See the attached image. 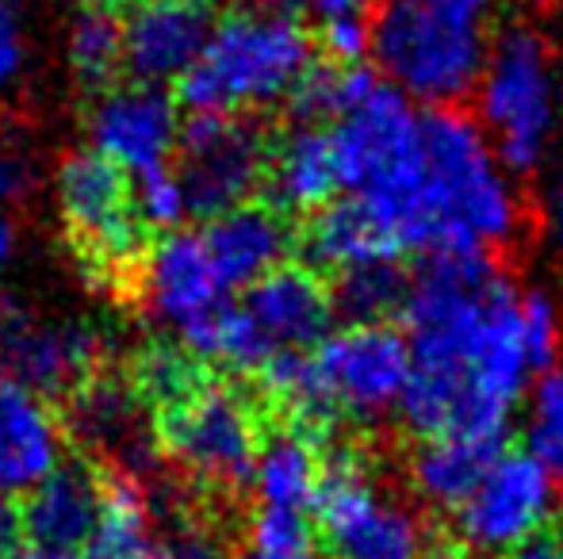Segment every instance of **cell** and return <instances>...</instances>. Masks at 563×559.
I'll return each mask as SVG.
<instances>
[{
	"mask_svg": "<svg viewBox=\"0 0 563 559\" xmlns=\"http://www.w3.org/2000/svg\"><path fill=\"white\" fill-rule=\"evenodd\" d=\"M242 306L273 353L314 349L334 322L330 288L307 265H276L268 277L245 288Z\"/></svg>",
	"mask_w": 563,
	"mask_h": 559,
	"instance_id": "16",
	"label": "cell"
},
{
	"mask_svg": "<svg viewBox=\"0 0 563 559\" xmlns=\"http://www.w3.org/2000/svg\"><path fill=\"white\" fill-rule=\"evenodd\" d=\"M131 200H134V211H139L142 226L146 231H177V223L188 215L185 208V192H180V180L169 165L162 169H150L142 177H131Z\"/></svg>",
	"mask_w": 563,
	"mask_h": 559,
	"instance_id": "34",
	"label": "cell"
},
{
	"mask_svg": "<svg viewBox=\"0 0 563 559\" xmlns=\"http://www.w3.org/2000/svg\"><path fill=\"white\" fill-rule=\"evenodd\" d=\"M100 365V337L81 322H35L0 306V372L35 395H74Z\"/></svg>",
	"mask_w": 563,
	"mask_h": 559,
	"instance_id": "13",
	"label": "cell"
},
{
	"mask_svg": "<svg viewBox=\"0 0 563 559\" xmlns=\"http://www.w3.org/2000/svg\"><path fill=\"white\" fill-rule=\"evenodd\" d=\"M58 203L69 238L100 277L139 272L146 257V226L131 200V177L97 149L69 154L58 169Z\"/></svg>",
	"mask_w": 563,
	"mask_h": 559,
	"instance_id": "11",
	"label": "cell"
},
{
	"mask_svg": "<svg viewBox=\"0 0 563 559\" xmlns=\"http://www.w3.org/2000/svg\"><path fill=\"white\" fill-rule=\"evenodd\" d=\"M208 257L216 265V277L223 283L227 295L245 291L250 283L284 265L291 249L288 215L276 211L273 203H242V208L227 211V215L211 219L200 231Z\"/></svg>",
	"mask_w": 563,
	"mask_h": 559,
	"instance_id": "19",
	"label": "cell"
},
{
	"mask_svg": "<svg viewBox=\"0 0 563 559\" xmlns=\"http://www.w3.org/2000/svg\"><path fill=\"white\" fill-rule=\"evenodd\" d=\"M69 66L77 81L89 89H112L115 74L123 69V23L119 8L89 0L69 31Z\"/></svg>",
	"mask_w": 563,
	"mask_h": 559,
	"instance_id": "31",
	"label": "cell"
},
{
	"mask_svg": "<svg viewBox=\"0 0 563 559\" xmlns=\"http://www.w3.org/2000/svg\"><path fill=\"white\" fill-rule=\"evenodd\" d=\"M23 69V31L15 23V15L0 4V92H8V85L20 77Z\"/></svg>",
	"mask_w": 563,
	"mask_h": 559,
	"instance_id": "36",
	"label": "cell"
},
{
	"mask_svg": "<svg viewBox=\"0 0 563 559\" xmlns=\"http://www.w3.org/2000/svg\"><path fill=\"white\" fill-rule=\"evenodd\" d=\"M169 559H230V556L219 545H211V540H180L169 552Z\"/></svg>",
	"mask_w": 563,
	"mask_h": 559,
	"instance_id": "42",
	"label": "cell"
},
{
	"mask_svg": "<svg viewBox=\"0 0 563 559\" xmlns=\"http://www.w3.org/2000/svg\"><path fill=\"white\" fill-rule=\"evenodd\" d=\"M216 23L211 0H131L123 69L139 85H177L200 62Z\"/></svg>",
	"mask_w": 563,
	"mask_h": 559,
	"instance_id": "14",
	"label": "cell"
},
{
	"mask_svg": "<svg viewBox=\"0 0 563 559\" xmlns=\"http://www.w3.org/2000/svg\"><path fill=\"white\" fill-rule=\"evenodd\" d=\"M475 89L479 127L495 142L498 161L518 177L541 169L556 127V81L544 38L529 27H510L487 51Z\"/></svg>",
	"mask_w": 563,
	"mask_h": 559,
	"instance_id": "7",
	"label": "cell"
},
{
	"mask_svg": "<svg viewBox=\"0 0 563 559\" xmlns=\"http://www.w3.org/2000/svg\"><path fill=\"white\" fill-rule=\"evenodd\" d=\"M410 291V272L399 261L356 265V269L334 272L330 283V306L334 318L345 326H364V322H387L402 311Z\"/></svg>",
	"mask_w": 563,
	"mask_h": 559,
	"instance_id": "29",
	"label": "cell"
},
{
	"mask_svg": "<svg viewBox=\"0 0 563 559\" xmlns=\"http://www.w3.org/2000/svg\"><path fill=\"white\" fill-rule=\"evenodd\" d=\"M12 559H81L77 552H66V548H46V545H31V548H20Z\"/></svg>",
	"mask_w": 563,
	"mask_h": 559,
	"instance_id": "43",
	"label": "cell"
},
{
	"mask_svg": "<svg viewBox=\"0 0 563 559\" xmlns=\"http://www.w3.org/2000/svg\"><path fill=\"white\" fill-rule=\"evenodd\" d=\"M506 452V437H475V433H445L426 437L410 460L415 494L433 510H456L479 487L490 463Z\"/></svg>",
	"mask_w": 563,
	"mask_h": 559,
	"instance_id": "24",
	"label": "cell"
},
{
	"mask_svg": "<svg viewBox=\"0 0 563 559\" xmlns=\"http://www.w3.org/2000/svg\"><path fill=\"white\" fill-rule=\"evenodd\" d=\"M154 418L157 448L192 479L223 487V491H242L253 483L265 433L257 425V411L242 391L208 380Z\"/></svg>",
	"mask_w": 563,
	"mask_h": 559,
	"instance_id": "9",
	"label": "cell"
},
{
	"mask_svg": "<svg viewBox=\"0 0 563 559\" xmlns=\"http://www.w3.org/2000/svg\"><path fill=\"white\" fill-rule=\"evenodd\" d=\"M560 487L529 452L506 448L472 494L452 510L456 545L475 559H510L549 533Z\"/></svg>",
	"mask_w": 563,
	"mask_h": 559,
	"instance_id": "12",
	"label": "cell"
},
{
	"mask_svg": "<svg viewBox=\"0 0 563 559\" xmlns=\"http://www.w3.org/2000/svg\"><path fill=\"white\" fill-rule=\"evenodd\" d=\"M544 226H549L552 242L563 249V177L552 180V188L544 192Z\"/></svg>",
	"mask_w": 563,
	"mask_h": 559,
	"instance_id": "39",
	"label": "cell"
},
{
	"mask_svg": "<svg viewBox=\"0 0 563 559\" xmlns=\"http://www.w3.org/2000/svg\"><path fill=\"white\" fill-rule=\"evenodd\" d=\"M142 399L134 395L131 380L112 376H89L81 388L69 395V429L81 445L104 448L123 463V476L134 479V471L154 463L157 433L150 437L139 418Z\"/></svg>",
	"mask_w": 563,
	"mask_h": 559,
	"instance_id": "22",
	"label": "cell"
},
{
	"mask_svg": "<svg viewBox=\"0 0 563 559\" xmlns=\"http://www.w3.org/2000/svg\"><path fill=\"white\" fill-rule=\"evenodd\" d=\"M268 154H273V142L257 120H250V112L188 115L177 131V169H173L185 192L188 215L211 223L250 203L265 185Z\"/></svg>",
	"mask_w": 563,
	"mask_h": 559,
	"instance_id": "10",
	"label": "cell"
},
{
	"mask_svg": "<svg viewBox=\"0 0 563 559\" xmlns=\"http://www.w3.org/2000/svg\"><path fill=\"white\" fill-rule=\"evenodd\" d=\"M498 0H376L372 54L395 89L452 108L479 85Z\"/></svg>",
	"mask_w": 563,
	"mask_h": 559,
	"instance_id": "3",
	"label": "cell"
},
{
	"mask_svg": "<svg viewBox=\"0 0 563 559\" xmlns=\"http://www.w3.org/2000/svg\"><path fill=\"white\" fill-rule=\"evenodd\" d=\"M379 77L368 66H338L330 58H314L288 92V108L296 127H334L341 115H349Z\"/></svg>",
	"mask_w": 563,
	"mask_h": 559,
	"instance_id": "28",
	"label": "cell"
},
{
	"mask_svg": "<svg viewBox=\"0 0 563 559\" xmlns=\"http://www.w3.org/2000/svg\"><path fill=\"white\" fill-rule=\"evenodd\" d=\"M518 195L487 131L456 108L422 115V192L418 257L503 249L518 234Z\"/></svg>",
	"mask_w": 563,
	"mask_h": 559,
	"instance_id": "2",
	"label": "cell"
},
{
	"mask_svg": "<svg viewBox=\"0 0 563 559\" xmlns=\"http://www.w3.org/2000/svg\"><path fill=\"white\" fill-rule=\"evenodd\" d=\"M242 559H322L314 517L307 510L261 506L245 529Z\"/></svg>",
	"mask_w": 563,
	"mask_h": 559,
	"instance_id": "32",
	"label": "cell"
},
{
	"mask_svg": "<svg viewBox=\"0 0 563 559\" xmlns=\"http://www.w3.org/2000/svg\"><path fill=\"white\" fill-rule=\"evenodd\" d=\"M521 345H526L529 372H552L560 353V314L544 291L521 295Z\"/></svg>",
	"mask_w": 563,
	"mask_h": 559,
	"instance_id": "35",
	"label": "cell"
},
{
	"mask_svg": "<svg viewBox=\"0 0 563 559\" xmlns=\"http://www.w3.org/2000/svg\"><path fill=\"white\" fill-rule=\"evenodd\" d=\"M12 254H15V231H12V223L0 215V269L12 261Z\"/></svg>",
	"mask_w": 563,
	"mask_h": 559,
	"instance_id": "44",
	"label": "cell"
},
{
	"mask_svg": "<svg viewBox=\"0 0 563 559\" xmlns=\"http://www.w3.org/2000/svg\"><path fill=\"white\" fill-rule=\"evenodd\" d=\"M322 476V452L319 440L307 437L296 425L273 429L261 437L257 468H253V491L261 506H284V510H307L311 514L314 487Z\"/></svg>",
	"mask_w": 563,
	"mask_h": 559,
	"instance_id": "25",
	"label": "cell"
},
{
	"mask_svg": "<svg viewBox=\"0 0 563 559\" xmlns=\"http://www.w3.org/2000/svg\"><path fill=\"white\" fill-rule=\"evenodd\" d=\"M299 4H307V12L314 15V23H319V27L338 23V20H364V15L372 20L368 0H299Z\"/></svg>",
	"mask_w": 563,
	"mask_h": 559,
	"instance_id": "37",
	"label": "cell"
},
{
	"mask_svg": "<svg viewBox=\"0 0 563 559\" xmlns=\"http://www.w3.org/2000/svg\"><path fill=\"white\" fill-rule=\"evenodd\" d=\"M85 559H169L139 479L119 471L104 483V510L85 545Z\"/></svg>",
	"mask_w": 563,
	"mask_h": 559,
	"instance_id": "26",
	"label": "cell"
},
{
	"mask_svg": "<svg viewBox=\"0 0 563 559\" xmlns=\"http://www.w3.org/2000/svg\"><path fill=\"white\" fill-rule=\"evenodd\" d=\"M291 4H299V0H257L253 8H280V12H288Z\"/></svg>",
	"mask_w": 563,
	"mask_h": 559,
	"instance_id": "45",
	"label": "cell"
},
{
	"mask_svg": "<svg viewBox=\"0 0 563 559\" xmlns=\"http://www.w3.org/2000/svg\"><path fill=\"white\" fill-rule=\"evenodd\" d=\"M311 517L327 559H426L433 548L422 517L387 494L353 448L322 456Z\"/></svg>",
	"mask_w": 563,
	"mask_h": 559,
	"instance_id": "6",
	"label": "cell"
},
{
	"mask_svg": "<svg viewBox=\"0 0 563 559\" xmlns=\"http://www.w3.org/2000/svg\"><path fill=\"white\" fill-rule=\"evenodd\" d=\"M399 318L410 380L399 414L418 437H506L529 383L521 295L490 249L422 257Z\"/></svg>",
	"mask_w": 563,
	"mask_h": 559,
	"instance_id": "1",
	"label": "cell"
},
{
	"mask_svg": "<svg viewBox=\"0 0 563 559\" xmlns=\"http://www.w3.org/2000/svg\"><path fill=\"white\" fill-rule=\"evenodd\" d=\"M510 559H563V537H556V533H541V537L529 540L526 548H518Z\"/></svg>",
	"mask_w": 563,
	"mask_h": 559,
	"instance_id": "40",
	"label": "cell"
},
{
	"mask_svg": "<svg viewBox=\"0 0 563 559\" xmlns=\"http://www.w3.org/2000/svg\"><path fill=\"white\" fill-rule=\"evenodd\" d=\"M265 188L268 203L284 215L288 211L314 215L319 208H327L341 188L330 127H291L280 142H273Z\"/></svg>",
	"mask_w": 563,
	"mask_h": 559,
	"instance_id": "23",
	"label": "cell"
},
{
	"mask_svg": "<svg viewBox=\"0 0 563 559\" xmlns=\"http://www.w3.org/2000/svg\"><path fill=\"white\" fill-rule=\"evenodd\" d=\"M526 452L552 476L563 491V372L552 368L537 380L533 403H529V429Z\"/></svg>",
	"mask_w": 563,
	"mask_h": 559,
	"instance_id": "33",
	"label": "cell"
},
{
	"mask_svg": "<svg viewBox=\"0 0 563 559\" xmlns=\"http://www.w3.org/2000/svg\"><path fill=\"white\" fill-rule=\"evenodd\" d=\"M299 254L311 272H345L356 265L399 261L407 249H402L391 219L376 203L345 195V200H330L327 208L307 219L303 234H299Z\"/></svg>",
	"mask_w": 563,
	"mask_h": 559,
	"instance_id": "17",
	"label": "cell"
},
{
	"mask_svg": "<svg viewBox=\"0 0 563 559\" xmlns=\"http://www.w3.org/2000/svg\"><path fill=\"white\" fill-rule=\"evenodd\" d=\"M92 146L115 161L126 177H142L150 169L169 165L177 149V104L157 85H119L104 89L92 108Z\"/></svg>",
	"mask_w": 563,
	"mask_h": 559,
	"instance_id": "15",
	"label": "cell"
},
{
	"mask_svg": "<svg viewBox=\"0 0 563 559\" xmlns=\"http://www.w3.org/2000/svg\"><path fill=\"white\" fill-rule=\"evenodd\" d=\"M338 180L349 195L372 200L407 254L418 246V192H422V115L391 81L376 89L330 127Z\"/></svg>",
	"mask_w": 563,
	"mask_h": 559,
	"instance_id": "5",
	"label": "cell"
},
{
	"mask_svg": "<svg viewBox=\"0 0 563 559\" xmlns=\"http://www.w3.org/2000/svg\"><path fill=\"white\" fill-rule=\"evenodd\" d=\"M211 376L203 372V360H196L185 345H165L154 342L134 357L131 365V388L154 414L177 406L196 388H203Z\"/></svg>",
	"mask_w": 563,
	"mask_h": 559,
	"instance_id": "30",
	"label": "cell"
},
{
	"mask_svg": "<svg viewBox=\"0 0 563 559\" xmlns=\"http://www.w3.org/2000/svg\"><path fill=\"white\" fill-rule=\"evenodd\" d=\"M180 345L203 365H223L242 376H257V368L273 357L265 337L257 334L253 318L245 314V306L234 303V299H223L211 311L185 322L180 326Z\"/></svg>",
	"mask_w": 563,
	"mask_h": 559,
	"instance_id": "27",
	"label": "cell"
},
{
	"mask_svg": "<svg viewBox=\"0 0 563 559\" xmlns=\"http://www.w3.org/2000/svg\"><path fill=\"white\" fill-rule=\"evenodd\" d=\"M314 62V38L291 12L245 8L216 23L200 62L177 81V104L192 112L238 115L288 100Z\"/></svg>",
	"mask_w": 563,
	"mask_h": 559,
	"instance_id": "4",
	"label": "cell"
},
{
	"mask_svg": "<svg viewBox=\"0 0 563 559\" xmlns=\"http://www.w3.org/2000/svg\"><path fill=\"white\" fill-rule=\"evenodd\" d=\"M97 4H108V8H123L126 0H97Z\"/></svg>",
	"mask_w": 563,
	"mask_h": 559,
	"instance_id": "46",
	"label": "cell"
},
{
	"mask_svg": "<svg viewBox=\"0 0 563 559\" xmlns=\"http://www.w3.org/2000/svg\"><path fill=\"white\" fill-rule=\"evenodd\" d=\"M139 288L150 314L173 322L177 329L192 322L196 314L230 299L216 277L208 246L192 231H169L157 246L146 249L139 265Z\"/></svg>",
	"mask_w": 563,
	"mask_h": 559,
	"instance_id": "18",
	"label": "cell"
},
{
	"mask_svg": "<svg viewBox=\"0 0 563 559\" xmlns=\"http://www.w3.org/2000/svg\"><path fill=\"white\" fill-rule=\"evenodd\" d=\"M104 483L108 479L92 463H58L43 483L31 487L20 510L23 533L31 537V545L66 548V552L89 545L100 510H104Z\"/></svg>",
	"mask_w": 563,
	"mask_h": 559,
	"instance_id": "21",
	"label": "cell"
},
{
	"mask_svg": "<svg viewBox=\"0 0 563 559\" xmlns=\"http://www.w3.org/2000/svg\"><path fill=\"white\" fill-rule=\"evenodd\" d=\"M23 180H27L23 165L15 161V157L0 154V203L12 200V195H20V192H23Z\"/></svg>",
	"mask_w": 563,
	"mask_h": 559,
	"instance_id": "41",
	"label": "cell"
},
{
	"mask_svg": "<svg viewBox=\"0 0 563 559\" xmlns=\"http://www.w3.org/2000/svg\"><path fill=\"white\" fill-rule=\"evenodd\" d=\"M311 380L322 433L338 418H384L399 411L410 380L407 334L391 322L341 326L311 349Z\"/></svg>",
	"mask_w": 563,
	"mask_h": 559,
	"instance_id": "8",
	"label": "cell"
},
{
	"mask_svg": "<svg viewBox=\"0 0 563 559\" xmlns=\"http://www.w3.org/2000/svg\"><path fill=\"white\" fill-rule=\"evenodd\" d=\"M62 463V425L20 380L0 372V499L27 494Z\"/></svg>",
	"mask_w": 563,
	"mask_h": 559,
	"instance_id": "20",
	"label": "cell"
},
{
	"mask_svg": "<svg viewBox=\"0 0 563 559\" xmlns=\"http://www.w3.org/2000/svg\"><path fill=\"white\" fill-rule=\"evenodd\" d=\"M20 537H23L20 510H15L8 499H0V559H12L20 552Z\"/></svg>",
	"mask_w": 563,
	"mask_h": 559,
	"instance_id": "38",
	"label": "cell"
}]
</instances>
